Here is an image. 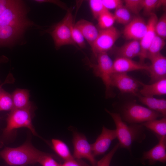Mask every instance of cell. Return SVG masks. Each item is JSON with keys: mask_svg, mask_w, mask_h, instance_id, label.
I'll list each match as a JSON object with an SVG mask.
<instances>
[{"mask_svg": "<svg viewBox=\"0 0 166 166\" xmlns=\"http://www.w3.org/2000/svg\"><path fill=\"white\" fill-rule=\"evenodd\" d=\"M106 111L111 116L115 124L119 147L130 150L133 142L141 143L145 139L146 135L144 127L141 124L128 125L118 113L112 112L107 110Z\"/></svg>", "mask_w": 166, "mask_h": 166, "instance_id": "1", "label": "cell"}, {"mask_svg": "<svg viewBox=\"0 0 166 166\" xmlns=\"http://www.w3.org/2000/svg\"><path fill=\"white\" fill-rule=\"evenodd\" d=\"M45 153L27 142L16 148H5L0 156L10 165L26 166L38 163Z\"/></svg>", "mask_w": 166, "mask_h": 166, "instance_id": "2", "label": "cell"}, {"mask_svg": "<svg viewBox=\"0 0 166 166\" xmlns=\"http://www.w3.org/2000/svg\"><path fill=\"white\" fill-rule=\"evenodd\" d=\"M73 24L71 8L69 9L62 19L46 31L52 36L56 49L67 45L77 47L72 38V30Z\"/></svg>", "mask_w": 166, "mask_h": 166, "instance_id": "3", "label": "cell"}, {"mask_svg": "<svg viewBox=\"0 0 166 166\" xmlns=\"http://www.w3.org/2000/svg\"><path fill=\"white\" fill-rule=\"evenodd\" d=\"M27 13L24 2L15 0L14 4L0 16V26L16 25L28 28L34 26L38 27L27 18Z\"/></svg>", "mask_w": 166, "mask_h": 166, "instance_id": "4", "label": "cell"}, {"mask_svg": "<svg viewBox=\"0 0 166 166\" xmlns=\"http://www.w3.org/2000/svg\"><path fill=\"white\" fill-rule=\"evenodd\" d=\"M121 113L122 119L131 124H142L163 117L159 113L134 102L125 105Z\"/></svg>", "mask_w": 166, "mask_h": 166, "instance_id": "5", "label": "cell"}, {"mask_svg": "<svg viewBox=\"0 0 166 166\" xmlns=\"http://www.w3.org/2000/svg\"><path fill=\"white\" fill-rule=\"evenodd\" d=\"M33 106L24 109H14L10 111L6 118V126L3 130L5 135H8L14 130L25 127L28 128L33 134L38 136L32 123Z\"/></svg>", "mask_w": 166, "mask_h": 166, "instance_id": "6", "label": "cell"}, {"mask_svg": "<svg viewBox=\"0 0 166 166\" xmlns=\"http://www.w3.org/2000/svg\"><path fill=\"white\" fill-rule=\"evenodd\" d=\"M97 63L94 64L87 60L88 64L92 68L94 75L100 78L105 87L106 95L109 96L111 94L112 87V75L113 61L107 53L98 54L96 57Z\"/></svg>", "mask_w": 166, "mask_h": 166, "instance_id": "7", "label": "cell"}, {"mask_svg": "<svg viewBox=\"0 0 166 166\" xmlns=\"http://www.w3.org/2000/svg\"><path fill=\"white\" fill-rule=\"evenodd\" d=\"M120 35V31L113 26L99 30L97 37L91 47L95 57L99 53H107L113 47Z\"/></svg>", "mask_w": 166, "mask_h": 166, "instance_id": "8", "label": "cell"}, {"mask_svg": "<svg viewBox=\"0 0 166 166\" xmlns=\"http://www.w3.org/2000/svg\"><path fill=\"white\" fill-rule=\"evenodd\" d=\"M72 143L73 147V155L75 159H86L92 166H96L97 162L93 155L91 144L85 135L77 132L73 133Z\"/></svg>", "mask_w": 166, "mask_h": 166, "instance_id": "9", "label": "cell"}, {"mask_svg": "<svg viewBox=\"0 0 166 166\" xmlns=\"http://www.w3.org/2000/svg\"><path fill=\"white\" fill-rule=\"evenodd\" d=\"M111 81L112 86L116 87L122 93L137 96L139 94L140 81L131 77L126 73H113Z\"/></svg>", "mask_w": 166, "mask_h": 166, "instance_id": "10", "label": "cell"}, {"mask_svg": "<svg viewBox=\"0 0 166 166\" xmlns=\"http://www.w3.org/2000/svg\"><path fill=\"white\" fill-rule=\"evenodd\" d=\"M147 29V22L140 16L132 18L125 27L123 34L126 39L140 41L144 35Z\"/></svg>", "mask_w": 166, "mask_h": 166, "instance_id": "11", "label": "cell"}, {"mask_svg": "<svg viewBox=\"0 0 166 166\" xmlns=\"http://www.w3.org/2000/svg\"><path fill=\"white\" fill-rule=\"evenodd\" d=\"M27 28L16 25L0 26V46L13 45L22 38Z\"/></svg>", "mask_w": 166, "mask_h": 166, "instance_id": "12", "label": "cell"}, {"mask_svg": "<svg viewBox=\"0 0 166 166\" xmlns=\"http://www.w3.org/2000/svg\"><path fill=\"white\" fill-rule=\"evenodd\" d=\"M117 138L115 129H110L103 126L101 134L95 141L91 144L93 155L104 154L109 149L112 141Z\"/></svg>", "mask_w": 166, "mask_h": 166, "instance_id": "13", "label": "cell"}, {"mask_svg": "<svg viewBox=\"0 0 166 166\" xmlns=\"http://www.w3.org/2000/svg\"><path fill=\"white\" fill-rule=\"evenodd\" d=\"M156 15L153 14L149 16L147 22V31L140 41L141 50L139 56L140 62L143 63L147 58L148 49L154 38L156 35L155 31V25L158 20Z\"/></svg>", "mask_w": 166, "mask_h": 166, "instance_id": "14", "label": "cell"}, {"mask_svg": "<svg viewBox=\"0 0 166 166\" xmlns=\"http://www.w3.org/2000/svg\"><path fill=\"white\" fill-rule=\"evenodd\" d=\"M151 62L148 71L149 72L151 83L166 77V58L160 53L149 59Z\"/></svg>", "mask_w": 166, "mask_h": 166, "instance_id": "15", "label": "cell"}, {"mask_svg": "<svg viewBox=\"0 0 166 166\" xmlns=\"http://www.w3.org/2000/svg\"><path fill=\"white\" fill-rule=\"evenodd\" d=\"M159 139V142L156 145L143 154L142 160L148 161L149 164H154L157 162L166 163V136Z\"/></svg>", "mask_w": 166, "mask_h": 166, "instance_id": "16", "label": "cell"}, {"mask_svg": "<svg viewBox=\"0 0 166 166\" xmlns=\"http://www.w3.org/2000/svg\"><path fill=\"white\" fill-rule=\"evenodd\" d=\"M148 65L126 58L117 57L113 61V73H127L129 72L143 70L148 71Z\"/></svg>", "mask_w": 166, "mask_h": 166, "instance_id": "17", "label": "cell"}, {"mask_svg": "<svg viewBox=\"0 0 166 166\" xmlns=\"http://www.w3.org/2000/svg\"><path fill=\"white\" fill-rule=\"evenodd\" d=\"M142 88L139 90L140 95L144 97H154L166 94V78L150 84H146L140 81Z\"/></svg>", "mask_w": 166, "mask_h": 166, "instance_id": "18", "label": "cell"}, {"mask_svg": "<svg viewBox=\"0 0 166 166\" xmlns=\"http://www.w3.org/2000/svg\"><path fill=\"white\" fill-rule=\"evenodd\" d=\"M74 25L81 31L91 47L97 37L99 30L92 23L84 19L78 21Z\"/></svg>", "mask_w": 166, "mask_h": 166, "instance_id": "19", "label": "cell"}, {"mask_svg": "<svg viewBox=\"0 0 166 166\" xmlns=\"http://www.w3.org/2000/svg\"><path fill=\"white\" fill-rule=\"evenodd\" d=\"M139 101L149 109L160 114L163 117L166 116V100L154 97H144L139 94Z\"/></svg>", "mask_w": 166, "mask_h": 166, "instance_id": "20", "label": "cell"}, {"mask_svg": "<svg viewBox=\"0 0 166 166\" xmlns=\"http://www.w3.org/2000/svg\"><path fill=\"white\" fill-rule=\"evenodd\" d=\"M141 50L140 41L131 40L125 44L117 50V57L131 59L139 56Z\"/></svg>", "mask_w": 166, "mask_h": 166, "instance_id": "21", "label": "cell"}, {"mask_svg": "<svg viewBox=\"0 0 166 166\" xmlns=\"http://www.w3.org/2000/svg\"><path fill=\"white\" fill-rule=\"evenodd\" d=\"M11 96L14 109H24L33 106L29 101L30 93L28 90L17 89L13 92Z\"/></svg>", "mask_w": 166, "mask_h": 166, "instance_id": "22", "label": "cell"}, {"mask_svg": "<svg viewBox=\"0 0 166 166\" xmlns=\"http://www.w3.org/2000/svg\"><path fill=\"white\" fill-rule=\"evenodd\" d=\"M141 124L144 127L155 133L159 139L166 136V117H163L160 119H154Z\"/></svg>", "mask_w": 166, "mask_h": 166, "instance_id": "23", "label": "cell"}, {"mask_svg": "<svg viewBox=\"0 0 166 166\" xmlns=\"http://www.w3.org/2000/svg\"><path fill=\"white\" fill-rule=\"evenodd\" d=\"M52 143L56 153L65 161L74 158L67 144L61 140L52 139Z\"/></svg>", "mask_w": 166, "mask_h": 166, "instance_id": "24", "label": "cell"}, {"mask_svg": "<svg viewBox=\"0 0 166 166\" xmlns=\"http://www.w3.org/2000/svg\"><path fill=\"white\" fill-rule=\"evenodd\" d=\"M113 15L115 22L125 26L132 18L130 12L124 5L115 10Z\"/></svg>", "mask_w": 166, "mask_h": 166, "instance_id": "25", "label": "cell"}, {"mask_svg": "<svg viewBox=\"0 0 166 166\" xmlns=\"http://www.w3.org/2000/svg\"><path fill=\"white\" fill-rule=\"evenodd\" d=\"M164 40L156 35L148 49L147 58L149 59L160 53L165 45Z\"/></svg>", "mask_w": 166, "mask_h": 166, "instance_id": "26", "label": "cell"}, {"mask_svg": "<svg viewBox=\"0 0 166 166\" xmlns=\"http://www.w3.org/2000/svg\"><path fill=\"white\" fill-rule=\"evenodd\" d=\"M97 19L98 25L101 30L107 29L113 26L115 22L113 14L108 10L102 13Z\"/></svg>", "mask_w": 166, "mask_h": 166, "instance_id": "27", "label": "cell"}, {"mask_svg": "<svg viewBox=\"0 0 166 166\" xmlns=\"http://www.w3.org/2000/svg\"><path fill=\"white\" fill-rule=\"evenodd\" d=\"M165 4V0H143L142 10L144 15L149 16L156 9Z\"/></svg>", "mask_w": 166, "mask_h": 166, "instance_id": "28", "label": "cell"}, {"mask_svg": "<svg viewBox=\"0 0 166 166\" xmlns=\"http://www.w3.org/2000/svg\"><path fill=\"white\" fill-rule=\"evenodd\" d=\"M14 109L11 95L2 89L0 94V111H11Z\"/></svg>", "mask_w": 166, "mask_h": 166, "instance_id": "29", "label": "cell"}, {"mask_svg": "<svg viewBox=\"0 0 166 166\" xmlns=\"http://www.w3.org/2000/svg\"><path fill=\"white\" fill-rule=\"evenodd\" d=\"M89 5L93 16L95 19L106 10L104 7L102 0H90Z\"/></svg>", "mask_w": 166, "mask_h": 166, "instance_id": "30", "label": "cell"}, {"mask_svg": "<svg viewBox=\"0 0 166 166\" xmlns=\"http://www.w3.org/2000/svg\"><path fill=\"white\" fill-rule=\"evenodd\" d=\"M143 1L125 0L124 1V6L131 13L138 14L142 10Z\"/></svg>", "mask_w": 166, "mask_h": 166, "instance_id": "31", "label": "cell"}, {"mask_svg": "<svg viewBox=\"0 0 166 166\" xmlns=\"http://www.w3.org/2000/svg\"><path fill=\"white\" fill-rule=\"evenodd\" d=\"M157 35L165 40L166 38V14L165 13L158 20L155 25Z\"/></svg>", "mask_w": 166, "mask_h": 166, "instance_id": "32", "label": "cell"}, {"mask_svg": "<svg viewBox=\"0 0 166 166\" xmlns=\"http://www.w3.org/2000/svg\"><path fill=\"white\" fill-rule=\"evenodd\" d=\"M72 36L73 42L81 48H85V40L81 31L75 26L74 23L72 27Z\"/></svg>", "mask_w": 166, "mask_h": 166, "instance_id": "33", "label": "cell"}, {"mask_svg": "<svg viewBox=\"0 0 166 166\" xmlns=\"http://www.w3.org/2000/svg\"><path fill=\"white\" fill-rule=\"evenodd\" d=\"M119 146V144L118 143L109 152L97 163L96 166H109L113 156Z\"/></svg>", "mask_w": 166, "mask_h": 166, "instance_id": "34", "label": "cell"}, {"mask_svg": "<svg viewBox=\"0 0 166 166\" xmlns=\"http://www.w3.org/2000/svg\"><path fill=\"white\" fill-rule=\"evenodd\" d=\"M38 163L42 166H60L50 155L45 153L40 159Z\"/></svg>", "mask_w": 166, "mask_h": 166, "instance_id": "35", "label": "cell"}, {"mask_svg": "<svg viewBox=\"0 0 166 166\" xmlns=\"http://www.w3.org/2000/svg\"><path fill=\"white\" fill-rule=\"evenodd\" d=\"M103 5L105 9L108 10H115L123 5L124 1L121 0H102Z\"/></svg>", "mask_w": 166, "mask_h": 166, "instance_id": "36", "label": "cell"}, {"mask_svg": "<svg viewBox=\"0 0 166 166\" xmlns=\"http://www.w3.org/2000/svg\"><path fill=\"white\" fill-rule=\"evenodd\" d=\"M60 166H90L81 159H73L65 161Z\"/></svg>", "mask_w": 166, "mask_h": 166, "instance_id": "37", "label": "cell"}, {"mask_svg": "<svg viewBox=\"0 0 166 166\" xmlns=\"http://www.w3.org/2000/svg\"><path fill=\"white\" fill-rule=\"evenodd\" d=\"M15 0H0V16L8 7L12 5Z\"/></svg>", "mask_w": 166, "mask_h": 166, "instance_id": "38", "label": "cell"}, {"mask_svg": "<svg viewBox=\"0 0 166 166\" xmlns=\"http://www.w3.org/2000/svg\"><path fill=\"white\" fill-rule=\"evenodd\" d=\"M34 2L39 3H41L45 2L55 4L61 8L63 9H66L67 7L65 4L61 1L58 0H35L33 1Z\"/></svg>", "mask_w": 166, "mask_h": 166, "instance_id": "39", "label": "cell"}, {"mask_svg": "<svg viewBox=\"0 0 166 166\" xmlns=\"http://www.w3.org/2000/svg\"><path fill=\"white\" fill-rule=\"evenodd\" d=\"M14 82L15 79L13 75L11 73H9L4 82L0 85V94L2 89V87L3 85L7 84L13 83Z\"/></svg>", "mask_w": 166, "mask_h": 166, "instance_id": "40", "label": "cell"}, {"mask_svg": "<svg viewBox=\"0 0 166 166\" xmlns=\"http://www.w3.org/2000/svg\"><path fill=\"white\" fill-rule=\"evenodd\" d=\"M8 59L6 56L3 55L0 57V64L8 62Z\"/></svg>", "mask_w": 166, "mask_h": 166, "instance_id": "41", "label": "cell"}, {"mask_svg": "<svg viewBox=\"0 0 166 166\" xmlns=\"http://www.w3.org/2000/svg\"><path fill=\"white\" fill-rule=\"evenodd\" d=\"M1 119V118L0 117V119Z\"/></svg>", "mask_w": 166, "mask_h": 166, "instance_id": "42", "label": "cell"}, {"mask_svg": "<svg viewBox=\"0 0 166 166\" xmlns=\"http://www.w3.org/2000/svg\"></svg>", "mask_w": 166, "mask_h": 166, "instance_id": "43", "label": "cell"}]
</instances>
